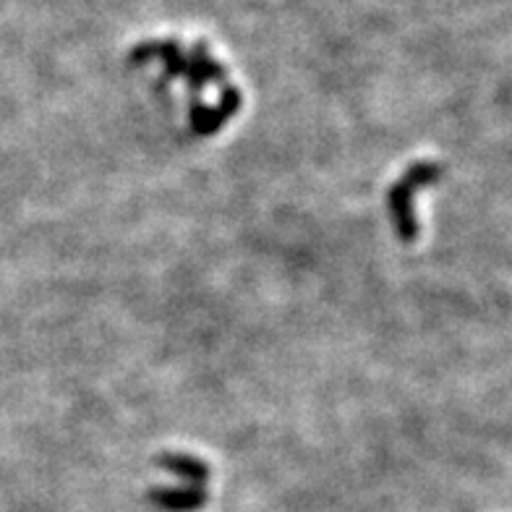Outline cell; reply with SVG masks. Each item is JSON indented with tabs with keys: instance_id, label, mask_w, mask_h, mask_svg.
<instances>
[{
	"instance_id": "1",
	"label": "cell",
	"mask_w": 512,
	"mask_h": 512,
	"mask_svg": "<svg viewBox=\"0 0 512 512\" xmlns=\"http://www.w3.org/2000/svg\"><path fill=\"white\" fill-rule=\"evenodd\" d=\"M155 497H160L157 502L168 510H194L204 502V494L199 492H160Z\"/></svg>"
}]
</instances>
